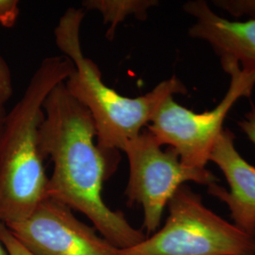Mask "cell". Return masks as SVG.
<instances>
[{"label": "cell", "instance_id": "cell-1", "mask_svg": "<svg viewBox=\"0 0 255 255\" xmlns=\"http://www.w3.org/2000/svg\"><path fill=\"white\" fill-rule=\"evenodd\" d=\"M39 144L44 159L53 162L47 198L85 215L101 236L119 250L136 246L146 237L124 215L104 202V182L119 164L115 153L98 146L91 114L70 95L64 82L44 102Z\"/></svg>", "mask_w": 255, "mask_h": 255}, {"label": "cell", "instance_id": "cell-2", "mask_svg": "<svg viewBox=\"0 0 255 255\" xmlns=\"http://www.w3.org/2000/svg\"><path fill=\"white\" fill-rule=\"evenodd\" d=\"M74 69L64 55L46 57L7 114L0 146V222L5 225L29 218L47 198L49 178L39 144L44 102Z\"/></svg>", "mask_w": 255, "mask_h": 255}, {"label": "cell", "instance_id": "cell-3", "mask_svg": "<svg viewBox=\"0 0 255 255\" xmlns=\"http://www.w3.org/2000/svg\"><path fill=\"white\" fill-rule=\"evenodd\" d=\"M84 15V9L70 8L55 27L56 45L75 65L64 84L91 114L98 146L108 153H116L142 132L167 98L186 95L188 90L176 76L137 98L123 96L106 85L98 64L82 52L81 27Z\"/></svg>", "mask_w": 255, "mask_h": 255}, {"label": "cell", "instance_id": "cell-4", "mask_svg": "<svg viewBox=\"0 0 255 255\" xmlns=\"http://www.w3.org/2000/svg\"><path fill=\"white\" fill-rule=\"evenodd\" d=\"M164 227L119 255H255V237L230 224L182 184L168 201Z\"/></svg>", "mask_w": 255, "mask_h": 255}, {"label": "cell", "instance_id": "cell-5", "mask_svg": "<svg viewBox=\"0 0 255 255\" xmlns=\"http://www.w3.org/2000/svg\"><path fill=\"white\" fill-rule=\"evenodd\" d=\"M220 61L231 80L228 91L218 106L197 114L169 97L146 128L161 146L174 148L182 164L190 167L205 168L229 112L238 100L250 98L255 88V72L241 68L235 60L222 58Z\"/></svg>", "mask_w": 255, "mask_h": 255}, {"label": "cell", "instance_id": "cell-6", "mask_svg": "<svg viewBox=\"0 0 255 255\" xmlns=\"http://www.w3.org/2000/svg\"><path fill=\"white\" fill-rule=\"evenodd\" d=\"M122 151L127 154L129 165L125 191L128 202L142 205L144 228L148 235L157 232L165 206L182 184L194 182L208 187L219 182L206 167L195 168L182 164L172 147L163 150L146 128L128 141Z\"/></svg>", "mask_w": 255, "mask_h": 255}, {"label": "cell", "instance_id": "cell-7", "mask_svg": "<svg viewBox=\"0 0 255 255\" xmlns=\"http://www.w3.org/2000/svg\"><path fill=\"white\" fill-rule=\"evenodd\" d=\"M6 226L35 255H119V248L51 198H46L29 218Z\"/></svg>", "mask_w": 255, "mask_h": 255}, {"label": "cell", "instance_id": "cell-8", "mask_svg": "<svg viewBox=\"0 0 255 255\" xmlns=\"http://www.w3.org/2000/svg\"><path fill=\"white\" fill-rule=\"evenodd\" d=\"M235 140V133L224 128L209 155L224 174L230 191L215 183L208 193L228 205L237 228L255 237V167L237 151Z\"/></svg>", "mask_w": 255, "mask_h": 255}, {"label": "cell", "instance_id": "cell-9", "mask_svg": "<svg viewBox=\"0 0 255 255\" xmlns=\"http://www.w3.org/2000/svg\"><path fill=\"white\" fill-rule=\"evenodd\" d=\"M183 10L196 18L188 35L207 42L220 59L235 60L241 68L255 73V18L228 20L210 9L204 0H191Z\"/></svg>", "mask_w": 255, "mask_h": 255}, {"label": "cell", "instance_id": "cell-10", "mask_svg": "<svg viewBox=\"0 0 255 255\" xmlns=\"http://www.w3.org/2000/svg\"><path fill=\"white\" fill-rule=\"evenodd\" d=\"M158 3L156 0H84L82 7L85 10H97L101 13L103 23L109 25L106 37L112 41L117 27L128 16L133 15L138 20H146L148 9Z\"/></svg>", "mask_w": 255, "mask_h": 255}, {"label": "cell", "instance_id": "cell-11", "mask_svg": "<svg viewBox=\"0 0 255 255\" xmlns=\"http://www.w3.org/2000/svg\"><path fill=\"white\" fill-rule=\"evenodd\" d=\"M212 3L236 18H255V0H213Z\"/></svg>", "mask_w": 255, "mask_h": 255}, {"label": "cell", "instance_id": "cell-12", "mask_svg": "<svg viewBox=\"0 0 255 255\" xmlns=\"http://www.w3.org/2000/svg\"><path fill=\"white\" fill-rule=\"evenodd\" d=\"M0 241L9 255H35L24 246L9 229L0 222Z\"/></svg>", "mask_w": 255, "mask_h": 255}, {"label": "cell", "instance_id": "cell-13", "mask_svg": "<svg viewBox=\"0 0 255 255\" xmlns=\"http://www.w3.org/2000/svg\"><path fill=\"white\" fill-rule=\"evenodd\" d=\"M13 94L12 76L9 65L0 55V104L5 105Z\"/></svg>", "mask_w": 255, "mask_h": 255}, {"label": "cell", "instance_id": "cell-14", "mask_svg": "<svg viewBox=\"0 0 255 255\" xmlns=\"http://www.w3.org/2000/svg\"><path fill=\"white\" fill-rule=\"evenodd\" d=\"M18 15L17 0H0V25L5 27H13Z\"/></svg>", "mask_w": 255, "mask_h": 255}, {"label": "cell", "instance_id": "cell-15", "mask_svg": "<svg viewBox=\"0 0 255 255\" xmlns=\"http://www.w3.org/2000/svg\"><path fill=\"white\" fill-rule=\"evenodd\" d=\"M238 126L255 146V106L254 104H252V109L247 113L244 119L238 122Z\"/></svg>", "mask_w": 255, "mask_h": 255}, {"label": "cell", "instance_id": "cell-16", "mask_svg": "<svg viewBox=\"0 0 255 255\" xmlns=\"http://www.w3.org/2000/svg\"><path fill=\"white\" fill-rule=\"evenodd\" d=\"M7 114H8V112L6 111L5 105L0 104V146H1V141H2V136H3V132H4Z\"/></svg>", "mask_w": 255, "mask_h": 255}, {"label": "cell", "instance_id": "cell-17", "mask_svg": "<svg viewBox=\"0 0 255 255\" xmlns=\"http://www.w3.org/2000/svg\"><path fill=\"white\" fill-rule=\"evenodd\" d=\"M0 255H9L8 253H7V251H6V249L4 248L3 244L1 243V241H0Z\"/></svg>", "mask_w": 255, "mask_h": 255}]
</instances>
